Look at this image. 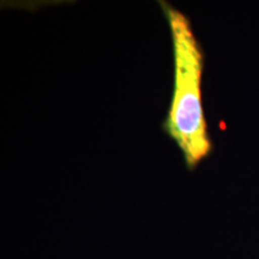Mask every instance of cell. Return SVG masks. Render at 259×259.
Segmentation results:
<instances>
[{
  "label": "cell",
  "instance_id": "obj_1",
  "mask_svg": "<svg viewBox=\"0 0 259 259\" xmlns=\"http://www.w3.org/2000/svg\"><path fill=\"white\" fill-rule=\"evenodd\" d=\"M158 4L169 27L174 57L173 95L163 130L176 142L186 167L192 170L212 149L202 106L203 51L190 18L169 3Z\"/></svg>",
  "mask_w": 259,
  "mask_h": 259
}]
</instances>
